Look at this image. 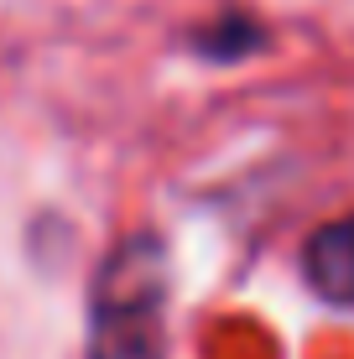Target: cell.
<instances>
[{
	"instance_id": "1",
	"label": "cell",
	"mask_w": 354,
	"mask_h": 359,
	"mask_svg": "<svg viewBox=\"0 0 354 359\" xmlns=\"http://www.w3.org/2000/svg\"><path fill=\"white\" fill-rule=\"evenodd\" d=\"M162 302V245L146 234L115 245V255L100 266L89 302V359H167Z\"/></svg>"
},
{
	"instance_id": "2",
	"label": "cell",
	"mask_w": 354,
	"mask_h": 359,
	"mask_svg": "<svg viewBox=\"0 0 354 359\" xmlns=\"http://www.w3.org/2000/svg\"><path fill=\"white\" fill-rule=\"evenodd\" d=\"M302 276L334 307H354V214L328 219L302 245Z\"/></svg>"
}]
</instances>
